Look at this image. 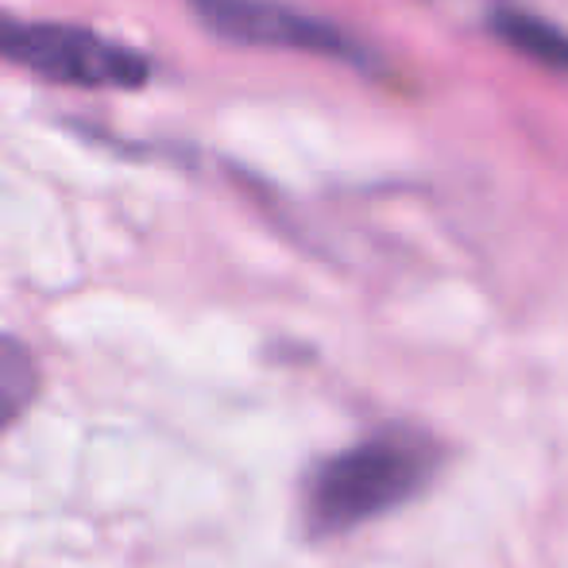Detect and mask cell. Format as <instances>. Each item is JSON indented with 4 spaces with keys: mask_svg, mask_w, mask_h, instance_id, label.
Returning <instances> with one entry per match:
<instances>
[{
    "mask_svg": "<svg viewBox=\"0 0 568 568\" xmlns=\"http://www.w3.org/2000/svg\"><path fill=\"white\" fill-rule=\"evenodd\" d=\"M442 464V449L410 429H383L322 464L306 487L310 534L333 538L410 503Z\"/></svg>",
    "mask_w": 568,
    "mask_h": 568,
    "instance_id": "cell-1",
    "label": "cell"
},
{
    "mask_svg": "<svg viewBox=\"0 0 568 568\" xmlns=\"http://www.w3.org/2000/svg\"><path fill=\"white\" fill-rule=\"evenodd\" d=\"M0 62L70 90L132 93L155 78V62L140 47L82 23L23 20L8 12H0Z\"/></svg>",
    "mask_w": 568,
    "mask_h": 568,
    "instance_id": "cell-2",
    "label": "cell"
},
{
    "mask_svg": "<svg viewBox=\"0 0 568 568\" xmlns=\"http://www.w3.org/2000/svg\"><path fill=\"white\" fill-rule=\"evenodd\" d=\"M186 8L205 31L225 43L317 54L348 62L352 70H375V54L352 31L283 0H186Z\"/></svg>",
    "mask_w": 568,
    "mask_h": 568,
    "instance_id": "cell-3",
    "label": "cell"
},
{
    "mask_svg": "<svg viewBox=\"0 0 568 568\" xmlns=\"http://www.w3.org/2000/svg\"><path fill=\"white\" fill-rule=\"evenodd\" d=\"M487 28L515 54H523V59L538 62L546 70L568 74V31H561L557 23L541 20V16L526 12V8H495L487 16Z\"/></svg>",
    "mask_w": 568,
    "mask_h": 568,
    "instance_id": "cell-4",
    "label": "cell"
},
{
    "mask_svg": "<svg viewBox=\"0 0 568 568\" xmlns=\"http://www.w3.org/2000/svg\"><path fill=\"white\" fill-rule=\"evenodd\" d=\"M39 395V364L23 341L0 333V437L12 422L36 403Z\"/></svg>",
    "mask_w": 568,
    "mask_h": 568,
    "instance_id": "cell-5",
    "label": "cell"
}]
</instances>
